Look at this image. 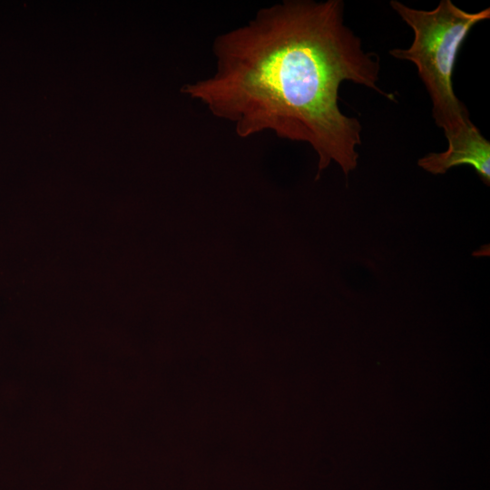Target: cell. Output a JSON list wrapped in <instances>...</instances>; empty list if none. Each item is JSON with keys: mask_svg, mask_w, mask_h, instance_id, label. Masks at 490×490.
I'll return each instance as SVG.
<instances>
[{"mask_svg": "<svg viewBox=\"0 0 490 490\" xmlns=\"http://www.w3.org/2000/svg\"><path fill=\"white\" fill-rule=\"evenodd\" d=\"M215 68L181 93L229 122L242 139L264 132L309 143L318 173L335 162L348 177L358 165L362 126L344 114V81L381 90L380 61L344 22L341 0H283L216 36Z\"/></svg>", "mask_w": 490, "mask_h": 490, "instance_id": "cell-1", "label": "cell"}, {"mask_svg": "<svg viewBox=\"0 0 490 490\" xmlns=\"http://www.w3.org/2000/svg\"><path fill=\"white\" fill-rule=\"evenodd\" d=\"M392 9L414 33L411 45L389 54L413 63L432 101V115L447 138L473 123L466 105L454 93L452 76L461 45L475 24L490 18V8L466 12L451 0L433 10H419L391 0Z\"/></svg>", "mask_w": 490, "mask_h": 490, "instance_id": "cell-2", "label": "cell"}, {"mask_svg": "<svg viewBox=\"0 0 490 490\" xmlns=\"http://www.w3.org/2000/svg\"><path fill=\"white\" fill-rule=\"evenodd\" d=\"M448 147L443 152H430L417 162L419 167L432 174H444L459 165L472 166L482 181L490 185V142L471 123L457 134L447 138Z\"/></svg>", "mask_w": 490, "mask_h": 490, "instance_id": "cell-3", "label": "cell"}]
</instances>
